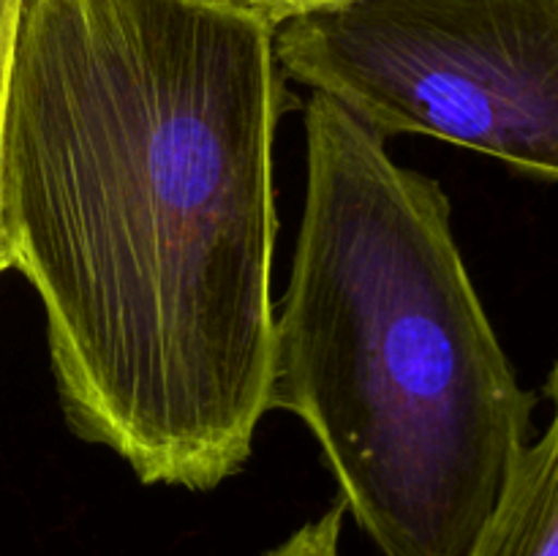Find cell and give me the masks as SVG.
<instances>
[{
	"label": "cell",
	"mask_w": 558,
	"mask_h": 556,
	"mask_svg": "<svg viewBox=\"0 0 558 556\" xmlns=\"http://www.w3.org/2000/svg\"><path fill=\"white\" fill-rule=\"evenodd\" d=\"M305 207L276 311L270 409L305 423L385 556H469L534 396L496 338L439 180L343 104H305Z\"/></svg>",
	"instance_id": "obj_2"
},
{
	"label": "cell",
	"mask_w": 558,
	"mask_h": 556,
	"mask_svg": "<svg viewBox=\"0 0 558 556\" xmlns=\"http://www.w3.org/2000/svg\"><path fill=\"white\" fill-rule=\"evenodd\" d=\"M548 396L554 418L523 447L469 556H558V360Z\"/></svg>",
	"instance_id": "obj_4"
},
{
	"label": "cell",
	"mask_w": 558,
	"mask_h": 556,
	"mask_svg": "<svg viewBox=\"0 0 558 556\" xmlns=\"http://www.w3.org/2000/svg\"><path fill=\"white\" fill-rule=\"evenodd\" d=\"M343 505H332L314 521L294 529L281 545L267 551L265 556H341V529H343Z\"/></svg>",
	"instance_id": "obj_5"
},
{
	"label": "cell",
	"mask_w": 558,
	"mask_h": 556,
	"mask_svg": "<svg viewBox=\"0 0 558 556\" xmlns=\"http://www.w3.org/2000/svg\"><path fill=\"white\" fill-rule=\"evenodd\" d=\"M210 3L243 11V14H251L256 16V20H265L270 22L272 27H278L281 22L292 20V16L322 9V5L338 3V0H210Z\"/></svg>",
	"instance_id": "obj_6"
},
{
	"label": "cell",
	"mask_w": 558,
	"mask_h": 556,
	"mask_svg": "<svg viewBox=\"0 0 558 556\" xmlns=\"http://www.w3.org/2000/svg\"><path fill=\"white\" fill-rule=\"evenodd\" d=\"M22 9H25V0H0V134H3L5 90H9L11 55H14V38L16 27H20Z\"/></svg>",
	"instance_id": "obj_7"
},
{
	"label": "cell",
	"mask_w": 558,
	"mask_h": 556,
	"mask_svg": "<svg viewBox=\"0 0 558 556\" xmlns=\"http://www.w3.org/2000/svg\"><path fill=\"white\" fill-rule=\"evenodd\" d=\"M276 58L385 140L558 180V0H338L281 22Z\"/></svg>",
	"instance_id": "obj_3"
},
{
	"label": "cell",
	"mask_w": 558,
	"mask_h": 556,
	"mask_svg": "<svg viewBox=\"0 0 558 556\" xmlns=\"http://www.w3.org/2000/svg\"><path fill=\"white\" fill-rule=\"evenodd\" d=\"M276 27L210 0H25L0 270L44 305L60 409L147 485L234 478L270 412Z\"/></svg>",
	"instance_id": "obj_1"
}]
</instances>
